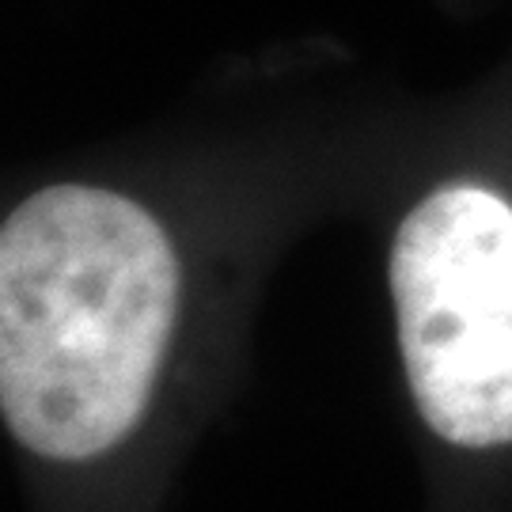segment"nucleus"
I'll return each mask as SVG.
<instances>
[{
  "instance_id": "obj_2",
  "label": "nucleus",
  "mask_w": 512,
  "mask_h": 512,
  "mask_svg": "<svg viewBox=\"0 0 512 512\" xmlns=\"http://www.w3.org/2000/svg\"><path fill=\"white\" fill-rule=\"evenodd\" d=\"M387 277L425 425L459 448L512 444V205L433 190L399 224Z\"/></svg>"
},
{
  "instance_id": "obj_1",
  "label": "nucleus",
  "mask_w": 512,
  "mask_h": 512,
  "mask_svg": "<svg viewBox=\"0 0 512 512\" xmlns=\"http://www.w3.org/2000/svg\"><path fill=\"white\" fill-rule=\"evenodd\" d=\"M179 308V262L137 202L46 186L0 228V410L46 459L103 456L141 421Z\"/></svg>"
}]
</instances>
